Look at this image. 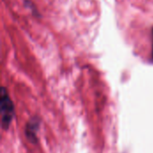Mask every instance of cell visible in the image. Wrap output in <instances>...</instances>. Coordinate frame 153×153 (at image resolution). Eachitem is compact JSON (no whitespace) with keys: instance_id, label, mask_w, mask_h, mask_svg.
Returning a JSON list of instances; mask_svg holds the SVG:
<instances>
[{"instance_id":"1","label":"cell","mask_w":153,"mask_h":153,"mask_svg":"<svg viewBox=\"0 0 153 153\" xmlns=\"http://www.w3.org/2000/svg\"><path fill=\"white\" fill-rule=\"evenodd\" d=\"M0 109H1V122L2 126L4 129H7L10 126L13 117V104L9 97V94L4 87L2 88L1 91V98H0Z\"/></svg>"},{"instance_id":"2","label":"cell","mask_w":153,"mask_h":153,"mask_svg":"<svg viewBox=\"0 0 153 153\" xmlns=\"http://www.w3.org/2000/svg\"><path fill=\"white\" fill-rule=\"evenodd\" d=\"M152 58H153V44H152Z\"/></svg>"}]
</instances>
